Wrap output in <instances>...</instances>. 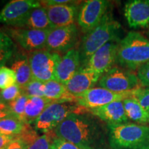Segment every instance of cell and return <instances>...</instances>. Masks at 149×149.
I'll list each match as a JSON object with an SVG mask.
<instances>
[{
	"instance_id": "cell-1",
	"label": "cell",
	"mask_w": 149,
	"mask_h": 149,
	"mask_svg": "<svg viewBox=\"0 0 149 149\" xmlns=\"http://www.w3.org/2000/svg\"><path fill=\"white\" fill-rule=\"evenodd\" d=\"M55 133L84 149H111L108 125L88 109L68 115L56 128Z\"/></svg>"
},
{
	"instance_id": "cell-2",
	"label": "cell",
	"mask_w": 149,
	"mask_h": 149,
	"mask_svg": "<svg viewBox=\"0 0 149 149\" xmlns=\"http://www.w3.org/2000/svg\"><path fill=\"white\" fill-rule=\"evenodd\" d=\"M120 33L121 25L109 10L97 26L83 37L78 49L81 68L84 67L91 56L104 45L111 41L120 40Z\"/></svg>"
},
{
	"instance_id": "cell-3",
	"label": "cell",
	"mask_w": 149,
	"mask_h": 149,
	"mask_svg": "<svg viewBox=\"0 0 149 149\" xmlns=\"http://www.w3.org/2000/svg\"><path fill=\"white\" fill-rule=\"evenodd\" d=\"M149 61V39L137 31H130L119 44L117 63L130 70H138Z\"/></svg>"
},
{
	"instance_id": "cell-4",
	"label": "cell",
	"mask_w": 149,
	"mask_h": 149,
	"mask_svg": "<svg viewBox=\"0 0 149 149\" xmlns=\"http://www.w3.org/2000/svg\"><path fill=\"white\" fill-rule=\"evenodd\" d=\"M108 129L111 149H149V125L128 122Z\"/></svg>"
},
{
	"instance_id": "cell-5",
	"label": "cell",
	"mask_w": 149,
	"mask_h": 149,
	"mask_svg": "<svg viewBox=\"0 0 149 149\" xmlns=\"http://www.w3.org/2000/svg\"><path fill=\"white\" fill-rule=\"evenodd\" d=\"M86 110L87 109L76 103L53 102L48 106L40 117L33 123V128L37 132L44 134L55 131L56 128L68 115Z\"/></svg>"
},
{
	"instance_id": "cell-6",
	"label": "cell",
	"mask_w": 149,
	"mask_h": 149,
	"mask_svg": "<svg viewBox=\"0 0 149 149\" xmlns=\"http://www.w3.org/2000/svg\"><path fill=\"white\" fill-rule=\"evenodd\" d=\"M98 85L101 88L115 93H126L140 87L137 74L119 66L113 67L102 74Z\"/></svg>"
},
{
	"instance_id": "cell-7",
	"label": "cell",
	"mask_w": 149,
	"mask_h": 149,
	"mask_svg": "<svg viewBox=\"0 0 149 149\" xmlns=\"http://www.w3.org/2000/svg\"><path fill=\"white\" fill-rule=\"evenodd\" d=\"M29 59L33 79L46 82L55 80V72L61 56L47 50H40L30 53Z\"/></svg>"
},
{
	"instance_id": "cell-8",
	"label": "cell",
	"mask_w": 149,
	"mask_h": 149,
	"mask_svg": "<svg viewBox=\"0 0 149 149\" xmlns=\"http://www.w3.org/2000/svg\"><path fill=\"white\" fill-rule=\"evenodd\" d=\"M49 31L12 27L7 28L4 32L24 51L32 53L45 49Z\"/></svg>"
},
{
	"instance_id": "cell-9",
	"label": "cell",
	"mask_w": 149,
	"mask_h": 149,
	"mask_svg": "<svg viewBox=\"0 0 149 149\" xmlns=\"http://www.w3.org/2000/svg\"><path fill=\"white\" fill-rule=\"evenodd\" d=\"M110 2L105 0H88L80 7L77 24L85 34L97 26L109 11Z\"/></svg>"
},
{
	"instance_id": "cell-10",
	"label": "cell",
	"mask_w": 149,
	"mask_h": 149,
	"mask_svg": "<svg viewBox=\"0 0 149 149\" xmlns=\"http://www.w3.org/2000/svg\"><path fill=\"white\" fill-rule=\"evenodd\" d=\"M79 41V32L75 24L53 29L48 33L45 49L55 53H65L73 49Z\"/></svg>"
},
{
	"instance_id": "cell-11",
	"label": "cell",
	"mask_w": 149,
	"mask_h": 149,
	"mask_svg": "<svg viewBox=\"0 0 149 149\" xmlns=\"http://www.w3.org/2000/svg\"><path fill=\"white\" fill-rule=\"evenodd\" d=\"M135 90L126 93H115L96 87L77 97V104L87 109H94L113 102L124 101L126 99L133 97L135 95Z\"/></svg>"
},
{
	"instance_id": "cell-12",
	"label": "cell",
	"mask_w": 149,
	"mask_h": 149,
	"mask_svg": "<svg viewBox=\"0 0 149 149\" xmlns=\"http://www.w3.org/2000/svg\"><path fill=\"white\" fill-rule=\"evenodd\" d=\"M42 6L36 0H13L0 11V23L19 27L33 9Z\"/></svg>"
},
{
	"instance_id": "cell-13",
	"label": "cell",
	"mask_w": 149,
	"mask_h": 149,
	"mask_svg": "<svg viewBox=\"0 0 149 149\" xmlns=\"http://www.w3.org/2000/svg\"><path fill=\"white\" fill-rule=\"evenodd\" d=\"M121 40L108 42L91 56L84 67L102 75L117 63V51Z\"/></svg>"
},
{
	"instance_id": "cell-14",
	"label": "cell",
	"mask_w": 149,
	"mask_h": 149,
	"mask_svg": "<svg viewBox=\"0 0 149 149\" xmlns=\"http://www.w3.org/2000/svg\"><path fill=\"white\" fill-rule=\"evenodd\" d=\"M124 16L133 29H145L149 26V0H131L124 6Z\"/></svg>"
},
{
	"instance_id": "cell-15",
	"label": "cell",
	"mask_w": 149,
	"mask_h": 149,
	"mask_svg": "<svg viewBox=\"0 0 149 149\" xmlns=\"http://www.w3.org/2000/svg\"><path fill=\"white\" fill-rule=\"evenodd\" d=\"M53 29L66 27L74 24L79 8L75 3L54 5L45 7Z\"/></svg>"
},
{
	"instance_id": "cell-16",
	"label": "cell",
	"mask_w": 149,
	"mask_h": 149,
	"mask_svg": "<svg viewBox=\"0 0 149 149\" xmlns=\"http://www.w3.org/2000/svg\"><path fill=\"white\" fill-rule=\"evenodd\" d=\"M107 125H118L129 122L124 110L123 101L113 102L102 107L88 109Z\"/></svg>"
},
{
	"instance_id": "cell-17",
	"label": "cell",
	"mask_w": 149,
	"mask_h": 149,
	"mask_svg": "<svg viewBox=\"0 0 149 149\" xmlns=\"http://www.w3.org/2000/svg\"><path fill=\"white\" fill-rule=\"evenodd\" d=\"M100 77V74L86 67H82L65 86L70 93L75 97H79L93 88Z\"/></svg>"
},
{
	"instance_id": "cell-18",
	"label": "cell",
	"mask_w": 149,
	"mask_h": 149,
	"mask_svg": "<svg viewBox=\"0 0 149 149\" xmlns=\"http://www.w3.org/2000/svg\"><path fill=\"white\" fill-rule=\"evenodd\" d=\"M81 68L79 50L73 48L68 51L59 61L55 72V80L65 85Z\"/></svg>"
},
{
	"instance_id": "cell-19",
	"label": "cell",
	"mask_w": 149,
	"mask_h": 149,
	"mask_svg": "<svg viewBox=\"0 0 149 149\" xmlns=\"http://www.w3.org/2000/svg\"><path fill=\"white\" fill-rule=\"evenodd\" d=\"M10 62V68L15 73L17 84L23 88L33 79L29 55L17 50Z\"/></svg>"
},
{
	"instance_id": "cell-20",
	"label": "cell",
	"mask_w": 149,
	"mask_h": 149,
	"mask_svg": "<svg viewBox=\"0 0 149 149\" xmlns=\"http://www.w3.org/2000/svg\"><path fill=\"white\" fill-rule=\"evenodd\" d=\"M44 95L53 102L77 104V97L68 92L64 84L54 79L44 82Z\"/></svg>"
},
{
	"instance_id": "cell-21",
	"label": "cell",
	"mask_w": 149,
	"mask_h": 149,
	"mask_svg": "<svg viewBox=\"0 0 149 149\" xmlns=\"http://www.w3.org/2000/svg\"><path fill=\"white\" fill-rule=\"evenodd\" d=\"M41 31H51L53 29L47 11L44 6L36 8L30 13L26 19L19 27Z\"/></svg>"
},
{
	"instance_id": "cell-22",
	"label": "cell",
	"mask_w": 149,
	"mask_h": 149,
	"mask_svg": "<svg viewBox=\"0 0 149 149\" xmlns=\"http://www.w3.org/2000/svg\"><path fill=\"white\" fill-rule=\"evenodd\" d=\"M124 110L128 120L136 124L149 125V113L144 109L135 97H130L123 101Z\"/></svg>"
},
{
	"instance_id": "cell-23",
	"label": "cell",
	"mask_w": 149,
	"mask_h": 149,
	"mask_svg": "<svg viewBox=\"0 0 149 149\" xmlns=\"http://www.w3.org/2000/svg\"><path fill=\"white\" fill-rule=\"evenodd\" d=\"M52 102L46 97H29L25 109L26 124L31 125Z\"/></svg>"
},
{
	"instance_id": "cell-24",
	"label": "cell",
	"mask_w": 149,
	"mask_h": 149,
	"mask_svg": "<svg viewBox=\"0 0 149 149\" xmlns=\"http://www.w3.org/2000/svg\"><path fill=\"white\" fill-rule=\"evenodd\" d=\"M17 50V46L13 40L0 30V67L10 61Z\"/></svg>"
},
{
	"instance_id": "cell-25",
	"label": "cell",
	"mask_w": 149,
	"mask_h": 149,
	"mask_svg": "<svg viewBox=\"0 0 149 149\" xmlns=\"http://www.w3.org/2000/svg\"><path fill=\"white\" fill-rule=\"evenodd\" d=\"M25 124L10 115L0 120V135L17 137L23 131Z\"/></svg>"
},
{
	"instance_id": "cell-26",
	"label": "cell",
	"mask_w": 149,
	"mask_h": 149,
	"mask_svg": "<svg viewBox=\"0 0 149 149\" xmlns=\"http://www.w3.org/2000/svg\"><path fill=\"white\" fill-rule=\"evenodd\" d=\"M28 100H29V97L23 94L14 101L7 104L8 111L10 112L13 116L19 119L24 124H26L25 109Z\"/></svg>"
},
{
	"instance_id": "cell-27",
	"label": "cell",
	"mask_w": 149,
	"mask_h": 149,
	"mask_svg": "<svg viewBox=\"0 0 149 149\" xmlns=\"http://www.w3.org/2000/svg\"><path fill=\"white\" fill-rule=\"evenodd\" d=\"M23 94L27 95L29 97H44V82L33 79L23 87Z\"/></svg>"
},
{
	"instance_id": "cell-28",
	"label": "cell",
	"mask_w": 149,
	"mask_h": 149,
	"mask_svg": "<svg viewBox=\"0 0 149 149\" xmlns=\"http://www.w3.org/2000/svg\"><path fill=\"white\" fill-rule=\"evenodd\" d=\"M17 84L16 75L10 68L3 66L0 67V89L4 90Z\"/></svg>"
},
{
	"instance_id": "cell-29",
	"label": "cell",
	"mask_w": 149,
	"mask_h": 149,
	"mask_svg": "<svg viewBox=\"0 0 149 149\" xmlns=\"http://www.w3.org/2000/svg\"><path fill=\"white\" fill-rule=\"evenodd\" d=\"M56 137L55 131L44 134L29 144L27 149H51L52 142Z\"/></svg>"
},
{
	"instance_id": "cell-30",
	"label": "cell",
	"mask_w": 149,
	"mask_h": 149,
	"mask_svg": "<svg viewBox=\"0 0 149 149\" xmlns=\"http://www.w3.org/2000/svg\"><path fill=\"white\" fill-rule=\"evenodd\" d=\"M0 95L5 103L8 104L23 95V91L19 86L15 84L8 88L1 90L0 91Z\"/></svg>"
},
{
	"instance_id": "cell-31",
	"label": "cell",
	"mask_w": 149,
	"mask_h": 149,
	"mask_svg": "<svg viewBox=\"0 0 149 149\" xmlns=\"http://www.w3.org/2000/svg\"><path fill=\"white\" fill-rule=\"evenodd\" d=\"M135 97L140 104V105L147 111L149 110V88L139 87L135 90Z\"/></svg>"
},
{
	"instance_id": "cell-32",
	"label": "cell",
	"mask_w": 149,
	"mask_h": 149,
	"mask_svg": "<svg viewBox=\"0 0 149 149\" xmlns=\"http://www.w3.org/2000/svg\"><path fill=\"white\" fill-rule=\"evenodd\" d=\"M137 76L143 88H149V61L137 70Z\"/></svg>"
},
{
	"instance_id": "cell-33",
	"label": "cell",
	"mask_w": 149,
	"mask_h": 149,
	"mask_svg": "<svg viewBox=\"0 0 149 149\" xmlns=\"http://www.w3.org/2000/svg\"><path fill=\"white\" fill-rule=\"evenodd\" d=\"M51 149H84L69 141L56 137L52 142Z\"/></svg>"
},
{
	"instance_id": "cell-34",
	"label": "cell",
	"mask_w": 149,
	"mask_h": 149,
	"mask_svg": "<svg viewBox=\"0 0 149 149\" xmlns=\"http://www.w3.org/2000/svg\"><path fill=\"white\" fill-rule=\"evenodd\" d=\"M27 147L28 145L24 141L16 137L3 149H27Z\"/></svg>"
},
{
	"instance_id": "cell-35",
	"label": "cell",
	"mask_w": 149,
	"mask_h": 149,
	"mask_svg": "<svg viewBox=\"0 0 149 149\" xmlns=\"http://www.w3.org/2000/svg\"><path fill=\"white\" fill-rule=\"evenodd\" d=\"M75 2L74 1H69V0H45V1H41L40 3L44 7L51 6L54 5H61L67 4V3H73Z\"/></svg>"
},
{
	"instance_id": "cell-36",
	"label": "cell",
	"mask_w": 149,
	"mask_h": 149,
	"mask_svg": "<svg viewBox=\"0 0 149 149\" xmlns=\"http://www.w3.org/2000/svg\"><path fill=\"white\" fill-rule=\"evenodd\" d=\"M16 137L5 136L0 135V149H3L11 141H13Z\"/></svg>"
},
{
	"instance_id": "cell-37",
	"label": "cell",
	"mask_w": 149,
	"mask_h": 149,
	"mask_svg": "<svg viewBox=\"0 0 149 149\" xmlns=\"http://www.w3.org/2000/svg\"><path fill=\"white\" fill-rule=\"evenodd\" d=\"M10 115H13L11 114L10 112L8 110H0V120H1L6 117L10 116Z\"/></svg>"
},
{
	"instance_id": "cell-38",
	"label": "cell",
	"mask_w": 149,
	"mask_h": 149,
	"mask_svg": "<svg viewBox=\"0 0 149 149\" xmlns=\"http://www.w3.org/2000/svg\"><path fill=\"white\" fill-rule=\"evenodd\" d=\"M0 110H8V105L2 100L1 95H0Z\"/></svg>"
},
{
	"instance_id": "cell-39",
	"label": "cell",
	"mask_w": 149,
	"mask_h": 149,
	"mask_svg": "<svg viewBox=\"0 0 149 149\" xmlns=\"http://www.w3.org/2000/svg\"><path fill=\"white\" fill-rule=\"evenodd\" d=\"M148 32L149 33V26H148Z\"/></svg>"
},
{
	"instance_id": "cell-40",
	"label": "cell",
	"mask_w": 149,
	"mask_h": 149,
	"mask_svg": "<svg viewBox=\"0 0 149 149\" xmlns=\"http://www.w3.org/2000/svg\"><path fill=\"white\" fill-rule=\"evenodd\" d=\"M148 113H149V110H148Z\"/></svg>"
}]
</instances>
